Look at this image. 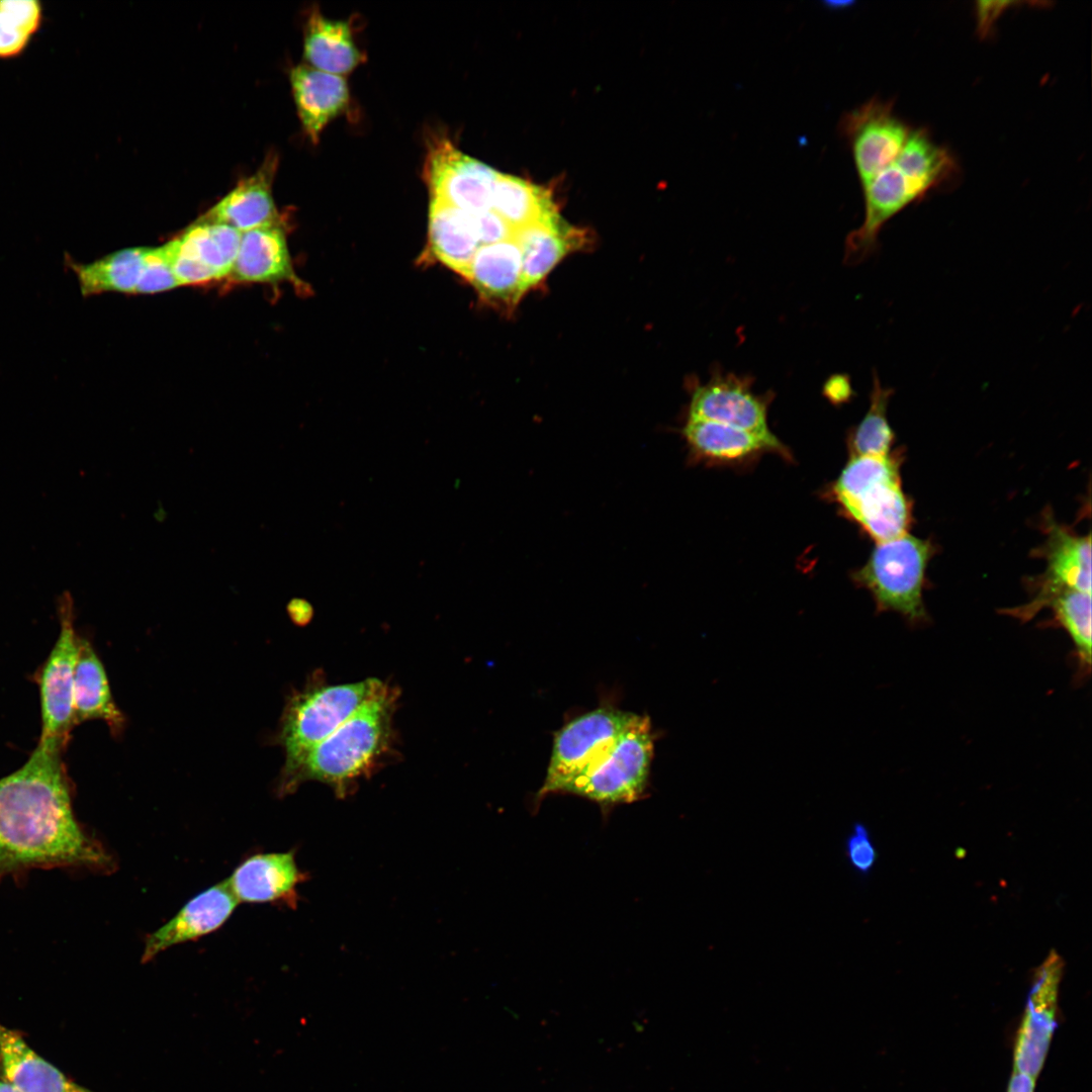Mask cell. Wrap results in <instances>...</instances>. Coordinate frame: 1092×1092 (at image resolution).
I'll list each match as a JSON object with an SVG mask.
<instances>
[{"label": "cell", "instance_id": "cell-1", "mask_svg": "<svg viewBox=\"0 0 1092 1092\" xmlns=\"http://www.w3.org/2000/svg\"><path fill=\"white\" fill-rule=\"evenodd\" d=\"M63 750L39 740L22 766L0 779V884L33 870L104 873L114 866L76 818Z\"/></svg>", "mask_w": 1092, "mask_h": 1092}, {"label": "cell", "instance_id": "cell-2", "mask_svg": "<svg viewBox=\"0 0 1092 1092\" xmlns=\"http://www.w3.org/2000/svg\"><path fill=\"white\" fill-rule=\"evenodd\" d=\"M959 174V164L947 148L938 145L927 129L912 128L897 159L861 185L864 217L845 239L844 264L858 265L871 257L892 217L931 191L952 185Z\"/></svg>", "mask_w": 1092, "mask_h": 1092}, {"label": "cell", "instance_id": "cell-3", "mask_svg": "<svg viewBox=\"0 0 1092 1092\" xmlns=\"http://www.w3.org/2000/svg\"><path fill=\"white\" fill-rule=\"evenodd\" d=\"M397 694L386 684L357 709L338 729L309 751L296 769L281 780V794L300 784L316 781L331 787L339 798L349 795L358 781L369 777L391 751Z\"/></svg>", "mask_w": 1092, "mask_h": 1092}, {"label": "cell", "instance_id": "cell-4", "mask_svg": "<svg viewBox=\"0 0 1092 1092\" xmlns=\"http://www.w3.org/2000/svg\"><path fill=\"white\" fill-rule=\"evenodd\" d=\"M377 678L357 682L306 686L292 695L283 711L279 742L285 753V779L323 740L338 729L382 686Z\"/></svg>", "mask_w": 1092, "mask_h": 1092}, {"label": "cell", "instance_id": "cell-5", "mask_svg": "<svg viewBox=\"0 0 1092 1092\" xmlns=\"http://www.w3.org/2000/svg\"><path fill=\"white\" fill-rule=\"evenodd\" d=\"M932 553L929 541L906 533L877 543L867 563L853 576L872 593L880 610L921 622L926 617L922 594Z\"/></svg>", "mask_w": 1092, "mask_h": 1092}, {"label": "cell", "instance_id": "cell-6", "mask_svg": "<svg viewBox=\"0 0 1092 1092\" xmlns=\"http://www.w3.org/2000/svg\"><path fill=\"white\" fill-rule=\"evenodd\" d=\"M653 733L646 716L634 714L614 747L564 791L603 808L637 801L647 788Z\"/></svg>", "mask_w": 1092, "mask_h": 1092}, {"label": "cell", "instance_id": "cell-7", "mask_svg": "<svg viewBox=\"0 0 1092 1092\" xmlns=\"http://www.w3.org/2000/svg\"><path fill=\"white\" fill-rule=\"evenodd\" d=\"M633 713L600 707L565 724L555 734L545 780L538 802L565 789L602 759L616 744Z\"/></svg>", "mask_w": 1092, "mask_h": 1092}, {"label": "cell", "instance_id": "cell-8", "mask_svg": "<svg viewBox=\"0 0 1092 1092\" xmlns=\"http://www.w3.org/2000/svg\"><path fill=\"white\" fill-rule=\"evenodd\" d=\"M70 598L62 600L60 633L38 676L41 732L40 741L65 748L74 728V678L79 652Z\"/></svg>", "mask_w": 1092, "mask_h": 1092}, {"label": "cell", "instance_id": "cell-9", "mask_svg": "<svg viewBox=\"0 0 1092 1092\" xmlns=\"http://www.w3.org/2000/svg\"><path fill=\"white\" fill-rule=\"evenodd\" d=\"M838 130L850 147L863 185L897 159L912 127L894 112L892 101L873 97L843 113Z\"/></svg>", "mask_w": 1092, "mask_h": 1092}, {"label": "cell", "instance_id": "cell-10", "mask_svg": "<svg viewBox=\"0 0 1092 1092\" xmlns=\"http://www.w3.org/2000/svg\"><path fill=\"white\" fill-rule=\"evenodd\" d=\"M428 146L424 178L431 199L468 212L490 210L498 172L463 154L447 138H434Z\"/></svg>", "mask_w": 1092, "mask_h": 1092}, {"label": "cell", "instance_id": "cell-11", "mask_svg": "<svg viewBox=\"0 0 1092 1092\" xmlns=\"http://www.w3.org/2000/svg\"><path fill=\"white\" fill-rule=\"evenodd\" d=\"M748 375L713 368L705 383L693 386L689 417L722 423L759 435L768 436L767 408L770 392L758 394Z\"/></svg>", "mask_w": 1092, "mask_h": 1092}, {"label": "cell", "instance_id": "cell-12", "mask_svg": "<svg viewBox=\"0 0 1092 1092\" xmlns=\"http://www.w3.org/2000/svg\"><path fill=\"white\" fill-rule=\"evenodd\" d=\"M1064 962L1055 950L1036 969L1019 1024L1013 1072L1036 1078L1040 1073L1058 1025L1059 990Z\"/></svg>", "mask_w": 1092, "mask_h": 1092}, {"label": "cell", "instance_id": "cell-13", "mask_svg": "<svg viewBox=\"0 0 1092 1092\" xmlns=\"http://www.w3.org/2000/svg\"><path fill=\"white\" fill-rule=\"evenodd\" d=\"M691 458L710 465H736L763 453L791 454L774 435H759L722 423L688 418L681 429Z\"/></svg>", "mask_w": 1092, "mask_h": 1092}, {"label": "cell", "instance_id": "cell-14", "mask_svg": "<svg viewBox=\"0 0 1092 1092\" xmlns=\"http://www.w3.org/2000/svg\"><path fill=\"white\" fill-rule=\"evenodd\" d=\"M239 904L226 880L190 899L169 921L147 936L142 963L160 952L220 928Z\"/></svg>", "mask_w": 1092, "mask_h": 1092}, {"label": "cell", "instance_id": "cell-15", "mask_svg": "<svg viewBox=\"0 0 1092 1092\" xmlns=\"http://www.w3.org/2000/svg\"><path fill=\"white\" fill-rule=\"evenodd\" d=\"M1049 537L1043 547L1046 569L1040 589L1028 607L1015 615L1030 616L1063 590L1091 594V538L1079 536L1067 528L1050 523Z\"/></svg>", "mask_w": 1092, "mask_h": 1092}, {"label": "cell", "instance_id": "cell-16", "mask_svg": "<svg viewBox=\"0 0 1092 1092\" xmlns=\"http://www.w3.org/2000/svg\"><path fill=\"white\" fill-rule=\"evenodd\" d=\"M838 503L877 543L908 533L912 506L902 490L899 473L875 478Z\"/></svg>", "mask_w": 1092, "mask_h": 1092}, {"label": "cell", "instance_id": "cell-17", "mask_svg": "<svg viewBox=\"0 0 1092 1092\" xmlns=\"http://www.w3.org/2000/svg\"><path fill=\"white\" fill-rule=\"evenodd\" d=\"M307 875L296 864L293 850L265 852L244 859L226 879L238 902L283 903L295 907L297 887Z\"/></svg>", "mask_w": 1092, "mask_h": 1092}, {"label": "cell", "instance_id": "cell-18", "mask_svg": "<svg viewBox=\"0 0 1092 1092\" xmlns=\"http://www.w3.org/2000/svg\"><path fill=\"white\" fill-rule=\"evenodd\" d=\"M276 164L275 157H268L260 169L242 179L201 218L228 224L241 233L282 224L272 196Z\"/></svg>", "mask_w": 1092, "mask_h": 1092}, {"label": "cell", "instance_id": "cell-19", "mask_svg": "<svg viewBox=\"0 0 1092 1092\" xmlns=\"http://www.w3.org/2000/svg\"><path fill=\"white\" fill-rule=\"evenodd\" d=\"M465 278L483 300L507 308L515 307L525 294L519 244L512 238L480 246Z\"/></svg>", "mask_w": 1092, "mask_h": 1092}, {"label": "cell", "instance_id": "cell-20", "mask_svg": "<svg viewBox=\"0 0 1092 1092\" xmlns=\"http://www.w3.org/2000/svg\"><path fill=\"white\" fill-rule=\"evenodd\" d=\"M235 283L300 284L293 270L283 224L242 233L239 252L228 277Z\"/></svg>", "mask_w": 1092, "mask_h": 1092}, {"label": "cell", "instance_id": "cell-21", "mask_svg": "<svg viewBox=\"0 0 1092 1092\" xmlns=\"http://www.w3.org/2000/svg\"><path fill=\"white\" fill-rule=\"evenodd\" d=\"M290 83L302 127L316 144L326 125L349 104L346 79L301 64L291 70Z\"/></svg>", "mask_w": 1092, "mask_h": 1092}, {"label": "cell", "instance_id": "cell-22", "mask_svg": "<svg viewBox=\"0 0 1092 1092\" xmlns=\"http://www.w3.org/2000/svg\"><path fill=\"white\" fill-rule=\"evenodd\" d=\"M0 1078L21 1092H91L38 1056L17 1031L1 1022Z\"/></svg>", "mask_w": 1092, "mask_h": 1092}, {"label": "cell", "instance_id": "cell-23", "mask_svg": "<svg viewBox=\"0 0 1092 1092\" xmlns=\"http://www.w3.org/2000/svg\"><path fill=\"white\" fill-rule=\"evenodd\" d=\"M523 259L524 292L540 283L570 252L578 249L582 235L559 215L514 231Z\"/></svg>", "mask_w": 1092, "mask_h": 1092}, {"label": "cell", "instance_id": "cell-24", "mask_svg": "<svg viewBox=\"0 0 1092 1092\" xmlns=\"http://www.w3.org/2000/svg\"><path fill=\"white\" fill-rule=\"evenodd\" d=\"M306 65L334 75L352 72L364 61L357 47L351 24L324 16L312 8L306 19L303 37Z\"/></svg>", "mask_w": 1092, "mask_h": 1092}, {"label": "cell", "instance_id": "cell-25", "mask_svg": "<svg viewBox=\"0 0 1092 1092\" xmlns=\"http://www.w3.org/2000/svg\"><path fill=\"white\" fill-rule=\"evenodd\" d=\"M479 247L473 212L431 199L429 249L438 261L465 277Z\"/></svg>", "mask_w": 1092, "mask_h": 1092}, {"label": "cell", "instance_id": "cell-26", "mask_svg": "<svg viewBox=\"0 0 1092 1092\" xmlns=\"http://www.w3.org/2000/svg\"><path fill=\"white\" fill-rule=\"evenodd\" d=\"M74 721L101 720L118 732L124 717L110 692L105 669L91 644L79 637V652L74 678Z\"/></svg>", "mask_w": 1092, "mask_h": 1092}, {"label": "cell", "instance_id": "cell-27", "mask_svg": "<svg viewBox=\"0 0 1092 1092\" xmlns=\"http://www.w3.org/2000/svg\"><path fill=\"white\" fill-rule=\"evenodd\" d=\"M145 247L127 248L89 263L75 261L68 253L64 265L77 279L82 296L108 292L134 293L143 265Z\"/></svg>", "mask_w": 1092, "mask_h": 1092}, {"label": "cell", "instance_id": "cell-28", "mask_svg": "<svg viewBox=\"0 0 1092 1092\" xmlns=\"http://www.w3.org/2000/svg\"><path fill=\"white\" fill-rule=\"evenodd\" d=\"M491 210L514 231L558 215L550 194L542 187L499 172L493 186Z\"/></svg>", "mask_w": 1092, "mask_h": 1092}, {"label": "cell", "instance_id": "cell-29", "mask_svg": "<svg viewBox=\"0 0 1092 1092\" xmlns=\"http://www.w3.org/2000/svg\"><path fill=\"white\" fill-rule=\"evenodd\" d=\"M177 237L218 280L229 277L239 252L241 232L228 224L198 218Z\"/></svg>", "mask_w": 1092, "mask_h": 1092}, {"label": "cell", "instance_id": "cell-30", "mask_svg": "<svg viewBox=\"0 0 1092 1092\" xmlns=\"http://www.w3.org/2000/svg\"><path fill=\"white\" fill-rule=\"evenodd\" d=\"M894 389L884 386L876 371L870 406L849 436L852 456H887L894 441V432L887 419V407Z\"/></svg>", "mask_w": 1092, "mask_h": 1092}, {"label": "cell", "instance_id": "cell-31", "mask_svg": "<svg viewBox=\"0 0 1092 1092\" xmlns=\"http://www.w3.org/2000/svg\"><path fill=\"white\" fill-rule=\"evenodd\" d=\"M43 22V7L36 0H0V60L24 54Z\"/></svg>", "mask_w": 1092, "mask_h": 1092}, {"label": "cell", "instance_id": "cell-32", "mask_svg": "<svg viewBox=\"0 0 1092 1092\" xmlns=\"http://www.w3.org/2000/svg\"><path fill=\"white\" fill-rule=\"evenodd\" d=\"M1044 607H1052L1058 623L1069 634L1080 664L1091 665V594L1063 590L1052 597Z\"/></svg>", "mask_w": 1092, "mask_h": 1092}, {"label": "cell", "instance_id": "cell-33", "mask_svg": "<svg viewBox=\"0 0 1092 1092\" xmlns=\"http://www.w3.org/2000/svg\"><path fill=\"white\" fill-rule=\"evenodd\" d=\"M163 246L145 248L140 279L134 293L153 294L179 287Z\"/></svg>", "mask_w": 1092, "mask_h": 1092}, {"label": "cell", "instance_id": "cell-34", "mask_svg": "<svg viewBox=\"0 0 1092 1092\" xmlns=\"http://www.w3.org/2000/svg\"><path fill=\"white\" fill-rule=\"evenodd\" d=\"M171 268L179 285H201L218 280L216 275L201 264L183 245L178 237L164 245Z\"/></svg>", "mask_w": 1092, "mask_h": 1092}, {"label": "cell", "instance_id": "cell-35", "mask_svg": "<svg viewBox=\"0 0 1092 1092\" xmlns=\"http://www.w3.org/2000/svg\"><path fill=\"white\" fill-rule=\"evenodd\" d=\"M844 854L851 869L858 875L871 873L878 858L877 848L867 826L855 823L844 840Z\"/></svg>", "mask_w": 1092, "mask_h": 1092}, {"label": "cell", "instance_id": "cell-36", "mask_svg": "<svg viewBox=\"0 0 1092 1092\" xmlns=\"http://www.w3.org/2000/svg\"><path fill=\"white\" fill-rule=\"evenodd\" d=\"M480 246L512 239L514 230L494 211L473 212Z\"/></svg>", "mask_w": 1092, "mask_h": 1092}, {"label": "cell", "instance_id": "cell-37", "mask_svg": "<svg viewBox=\"0 0 1092 1092\" xmlns=\"http://www.w3.org/2000/svg\"><path fill=\"white\" fill-rule=\"evenodd\" d=\"M1015 3V2H1014ZM1013 2H978L976 7L977 26L981 35L987 36L993 23Z\"/></svg>", "mask_w": 1092, "mask_h": 1092}, {"label": "cell", "instance_id": "cell-38", "mask_svg": "<svg viewBox=\"0 0 1092 1092\" xmlns=\"http://www.w3.org/2000/svg\"><path fill=\"white\" fill-rule=\"evenodd\" d=\"M823 394L833 404L847 402L853 394L849 377L845 374L830 376L824 383Z\"/></svg>", "mask_w": 1092, "mask_h": 1092}, {"label": "cell", "instance_id": "cell-39", "mask_svg": "<svg viewBox=\"0 0 1092 1092\" xmlns=\"http://www.w3.org/2000/svg\"><path fill=\"white\" fill-rule=\"evenodd\" d=\"M1035 1079L1022 1074L1013 1072L1007 1092H1034Z\"/></svg>", "mask_w": 1092, "mask_h": 1092}, {"label": "cell", "instance_id": "cell-40", "mask_svg": "<svg viewBox=\"0 0 1092 1092\" xmlns=\"http://www.w3.org/2000/svg\"><path fill=\"white\" fill-rule=\"evenodd\" d=\"M289 611L292 618L297 622L306 621L310 616V608L307 604L301 600H295L290 602Z\"/></svg>", "mask_w": 1092, "mask_h": 1092}, {"label": "cell", "instance_id": "cell-41", "mask_svg": "<svg viewBox=\"0 0 1092 1092\" xmlns=\"http://www.w3.org/2000/svg\"><path fill=\"white\" fill-rule=\"evenodd\" d=\"M0 1092H21L10 1083L0 1078Z\"/></svg>", "mask_w": 1092, "mask_h": 1092}]
</instances>
